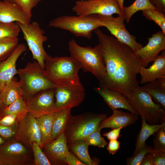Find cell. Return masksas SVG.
Wrapping results in <instances>:
<instances>
[{
	"mask_svg": "<svg viewBox=\"0 0 165 165\" xmlns=\"http://www.w3.org/2000/svg\"><path fill=\"white\" fill-rule=\"evenodd\" d=\"M34 154V162L37 165H50L51 163L42 151L40 146L35 142L30 144Z\"/></svg>",
	"mask_w": 165,
	"mask_h": 165,
	"instance_id": "obj_33",
	"label": "cell"
},
{
	"mask_svg": "<svg viewBox=\"0 0 165 165\" xmlns=\"http://www.w3.org/2000/svg\"><path fill=\"white\" fill-rule=\"evenodd\" d=\"M0 165H1V164H0Z\"/></svg>",
	"mask_w": 165,
	"mask_h": 165,
	"instance_id": "obj_54",
	"label": "cell"
},
{
	"mask_svg": "<svg viewBox=\"0 0 165 165\" xmlns=\"http://www.w3.org/2000/svg\"><path fill=\"white\" fill-rule=\"evenodd\" d=\"M103 54L106 74L99 86L116 90L127 98L140 87L137 79L141 66L140 58L131 49L97 28L94 31Z\"/></svg>",
	"mask_w": 165,
	"mask_h": 165,
	"instance_id": "obj_1",
	"label": "cell"
},
{
	"mask_svg": "<svg viewBox=\"0 0 165 165\" xmlns=\"http://www.w3.org/2000/svg\"><path fill=\"white\" fill-rule=\"evenodd\" d=\"M43 147L45 154L51 161L60 164H67L66 157L69 150L64 133Z\"/></svg>",
	"mask_w": 165,
	"mask_h": 165,
	"instance_id": "obj_19",
	"label": "cell"
},
{
	"mask_svg": "<svg viewBox=\"0 0 165 165\" xmlns=\"http://www.w3.org/2000/svg\"><path fill=\"white\" fill-rule=\"evenodd\" d=\"M1 94L5 107L23 97V92L20 81H17L14 77L1 90Z\"/></svg>",
	"mask_w": 165,
	"mask_h": 165,
	"instance_id": "obj_23",
	"label": "cell"
},
{
	"mask_svg": "<svg viewBox=\"0 0 165 165\" xmlns=\"http://www.w3.org/2000/svg\"><path fill=\"white\" fill-rule=\"evenodd\" d=\"M112 111L118 108L127 110L138 116L139 115L129 102L127 98L119 91L110 88L99 86L94 88Z\"/></svg>",
	"mask_w": 165,
	"mask_h": 165,
	"instance_id": "obj_16",
	"label": "cell"
},
{
	"mask_svg": "<svg viewBox=\"0 0 165 165\" xmlns=\"http://www.w3.org/2000/svg\"><path fill=\"white\" fill-rule=\"evenodd\" d=\"M71 110L70 108L61 109L53 113L52 131L48 143L64 133L67 121L71 114Z\"/></svg>",
	"mask_w": 165,
	"mask_h": 165,
	"instance_id": "obj_24",
	"label": "cell"
},
{
	"mask_svg": "<svg viewBox=\"0 0 165 165\" xmlns=\"http://www.w3.org/2000/svg\"><path fill=\"white\" fill-rule=\"evenodd\" d=\"M1 90L0 89V115L2 117V114L4 109L5 107L2 102L1 94Z\"/></svg>",
	"mask_w": 165,
	"mask_h": 165,
	"instance_id": "obj_46",
	"label": "cell"
},
{
	"mask_svg": "<svg viewBox=\"0 0 165 165\" xmlns=\"http://www.w3.org/2000/svg\"><path fill=\"white\" fill-rule=\"evenodd\" d=\"M27 112L25 101L23 97H21L5 108L2 117L6 115L15 114L24 115Z\"/></svg>",
	"mask_w": 165,
	"mask_h": 165,
	"instance_id": "obj_30",
	"label": "cell"
},
{
	"mask_svg": "<svg viewBox=\"0 0 165 165\" xmlns=\"http://www.w3.org/2000/svg\"><path fill=\"white\" fill-rule=\"evenodd\" d=\"M154 135L152 149L165 152V127L160 128Z\"/></svg>",
	"mask_w": 165,
	"mask_h": 165,
	"instance_id": "obj_36",
	"label": "cell"
},
{
	"mask_svg": "<svg viewBox=\"0 0 165 165\" xmlns=\"http://www.w3.org/2000/svg\"><path fill=\"white\" fill-rule=\"evenodd\" d=\"M4 1H6V0H4Z\"/></svg>",
	"mask_w": 165,
	"mask_h": 165,
	"instance_id": "obj_53",
	"label": "cell"
},
{
	"mask_svg": "<svg viewBox=\"0 0 165 165\" xmlns=\"http://www.w3.org/2000/svg\"><path fill=\"white\" fill-rule=\"evenodd\" d=\"M101 129L99 127L85 139L89 145L104 148L107 143L101 134Z\"/></svg>",
	"mask_w": 165,
	"mask_h": 165,
	"instance_id": "obj_35",
	"label": "cell"
},
{
	"mask_svg": "<svg viewBox=\"0 0 165 165\" xmlns=\"http://www.w3.org/2000/svg\"><path fill=\"white\" fill-rule=\"evenodd\" d=\"M20 31L19 27L16 23L0 21V39L17 37Z\"/></svg>",
	"mask_w": 165,
	"mask_h": 165,
	"instance_id": "obj_32",
	"label": "cell"
},
{
	"mask_svg": "<svg viewBox=\"0 0 165 165\" xmlns=\"http://www.w3.org/2000/svg\"><path fill=\"white\" fill-rule=\"evenodd\" d=\"M43 70L35 60L17 70L25 101L41 91L57 86L45 76Z\"/></svg>",
	"mask_w": 165,
	"mask_h": 165,
	"instance_id": "obj_4",
	"label": "cell"
},
{
	"mask_svg": "<svg viewBox=\"0 0 165 165\" xmlns=\"http://www.w3.org/2000/svg\"><path fill=\"white\" fill-rule=\"evenodd\" d=\"M140 165H153L150 155L147 153L144 156Z\"/></svg>",
	"mask_w": 165,
	"mask_h": 165,
	"instance_id": "obj_45",
	"label": "cell"
},
{
	"mask_svg": "<svg viewBox=\"0 0 165 165\" xmlns=\"http://www.w3.org/2000/svg\"><path fill=\"white\" fill-rule=\"evenodd\" d=\"M22 32L24 39L32 54L33 58L44 69V62L48 54L45 50L43 43L47 40L44 35L45 31L37 21L24 24L18 22L16 23Z\"/></svg>",
	"mask_w": 165,
	"mask_h": 165,
	"instance_id": "obj_8",
	"label": "cell"
},
{
	"mask_svg": "<svg viewBox=\"0 0 165 165\" xmlns=\"http://www.w3.org/2000/svg\"><path fill=\"white\" fill-rule=\"evenodd\" d=\"M68 145L69 150L86 165H96L99 163L98 159L93 160L90 157L88 152L89 145L85 139L75 140Z\"/></svg>",
	"mask_w": 165,
	"mask_h": 165,
	"instance_id": "obj_22",
	"label": "cell"
},
{
	"mask_svg": "<svg viewBox=\"0 0 165 165\" xmlns=\"http://www.w3.org/2000/svg\"><path fill=\"white\" fill-rule=\"evenodd\" d=\"M5 142L4 140L0 136V146Z\"/></svg>",
	"mask_w": 165,
	"mask_h": 165,
	"instance_id": "obj_49",
	"label": "cell"
},
{
	"mask_svg": "<svg viewBox=\"0 0 165 165\" xmlns=\"http://www.w3.org/2000/svg\"></svg>",
	"mask_w": 165,
	"mask_h": 165,
	"instance_id": "obj_52",
	"label": "cell"
},
{
	"mask_svg": "<svg viewBox=\"0 0 165 165\" xmlns=\"http://www.w3.org/2000/svg\"><path fill=\"white\" fill-rule=\"evenodd\" d=\"M77 15H123L117 0H78L72 8Z\"/></svg>",
	"mask_w": 165,
	"mask_h": 165,
	"instance_id": "obj_9",
	"label": "cell"
},
{
	"mask_svg": "<svg viewBox=\"0 0 165 165\" xmlns=\"http://www.w3.org/2000/svg\"><path fill=\"white\" fill-rule=\"evenodd\" d=\"M2 118V117L0 115V119H1Z\"/></svg>",
	"mask_w": 165,
	"mask_h": 165,
	"instance_id": "obj_51",
	"label": "cell"
},
{
	"mask_svg": "<svg viewBox=\"0 0 165 165\" xmlns=\"http://www.w3.org/2000/svg\"><path fill=\"white\" fill-rule=\"evenodd\" d=\"M66 161L68 165H86L69 151L66 156Z\"/></svg>",
	"mask_w": 165,
	"mask_h": 165,
	"instance_id": "obj_41",
	"label": "cell"
},
{
	"mask_svg": "<svg viewBox=\"0 0 165 165\" xmlns=\"http://www.w3.org/2000/svg\"><path fill=\"white\" fill-rule=\"evenodd\" d=\"M27 50L24 44H18L12 53L5 60L0 62V89L1 90L18 74L16 62L20 56Z\"/></svg>",
	"mask_w": 165,
	"mask_h": 165,
	"instance_id": "obj_17",
	"label": "cell"
},
{
	"mask_svg": "<svg viewBox=\"0 0 165 165\" xmlns=\"http://www.w3.org/2000/svg\"><path fill=\"white\" fill-rule=\"evenodd\" d=\"M49 24L52 27L68 31L77 37L89 39L93 31L102 27L97 14L61 16L53 19Z\"/></svg>",
	"mask_w": 165,
	"mask_h": 165,
	"instance_id": "obj_5",
	"label": "cell"
},
{
	"mask_svg": "<svg viewBox=\"0 0 165 165\" xmlns=\"http://www.w3.org/2000/svg\"><path fill=\"white\" fill-rule=\"evenodd\" d=\"M31 16L16 4L0 0V21L6 23L18 22L28 24Z\"/></svg>",
	"mask_w": 165,
	"mask_h": 165,
	"instance_id": "obj_18",
	"label": "cell"
},
{
	"mask_svg": "<svg viewBox=\"0 0 165 165\" xmlns=\"http://www.w3.org/2000/svg\"><path fill=\"white\" fill-rule=\"evenodd\" d=\"M25 114H15L5 116L0 119V125L11 126L16 124L18 120L20 119Z\"/></svg>",
	"mask_w": 165,
	"mask_h": 165,
	"instance_id": "obj_38",
	"label": "cell"
},
{
	"mask_svg": "<svg viewBox=\"0 0 165 165\" xmlns=\"http://www.w3.org/2000/svg\"><path fill=\"white\" fill-rule=\"evenodd\" d=\"M80 63L71 57H55L49 55L44 62L45 76L57 86L78 85L80 81Z\"/></svg>",
	"mask_w": 165,
	"mask_h": 165,
	"instance_id": "obj_2",
	"label": "cell"
},
{
	"mask_svg": "<svg viewBox=\"0 0 165 165\" xmlns=\"http://www.w3.org/2000/svg\"><path fill=\"white\" fill-rule=\"evenodd\" d=\"M106 117L105 114L90 112L76 116L71 114L64 131L68 144L77 140L86 139Z\"/></svg>",
	"mask_w": 165,
	"mask_h": 165,
	"instance_id": "obj_6",
	"label": "cell"
},
{
	"mask_svg": "<svg viewBox=\"0 0 165 165\" xmlns=\"http://www.w3.org/2000/svg\"><path fill=\"white\" fill-rule=\"evenodd\" d=\"M140 87L130 94L127 98L129 102L148 123L155 125L165 122V110L155 103L152 97Z\"/></svg>",
	"mask_w": 165,
	"mask_h": 165,
	"instance_id": "obj_7",
	"label": "cell"
},
{
	"mask_svg": "<svg viewBox=\"0 0 165 165\" xmlns=\"http://www.w3.org/2000/svg\"><path fill=\"white\" fill-rule=\"evenodd\" d=\"M122 128V127H119L113 129L112 130L108 132H105L103 135L106 137L109 141L117 140L119 137L120 131Z\"/></svg>",
	"mask_w": 165,
	"mask_h": 165,
	"instance_id": "obj_43",
	"label": "cell"
},
{
	"mask_svg": "<svg viewBox=\"0 0 165 165\" xmlns=\"http://www.w3.org/2000/svg\"><path fill=\"white\" fill-rule=\"evenodd\" d=\"M28 151L20 142L9 141L0 146L1 165H21L28 161Z\"/></svg>",
	"mask_w": 165,
	"mask_h": 165,
	"instance_id": "obj_13",
	"label": "cell"
},
{
	"mask_svg": "<svg viewBox=\"0 0 165 165\" xmlns=\"http://www.w3.org/2000/svg\"><path fill=\"white\" fill-rule=\"evenodd\" d=\"M85 97V91L82 83L76 86H57L55 91L56 107L59 110L72 109L79 106Z\"/></svg>",
	"mask_w": 165,
	"mask_h": 165,
	"instance_id": "obj_12",
	"label": "cell"
},
{
	"mask_svg": "<svg viewBox=\"0 0 165 165\" xmlns=\"http://www.w3.org/2000/svg\"><path fill=\"white\" fill-rule=\"evenodd\" d=\"M117 1L119 3L120 9L123 13L124 6H123L124 0H117Z\"/></svg>",
	"mask_w": 165,
	"mask_h": 165,
	"instance_id": "obj_47",
	"label": "cell"
},
{
	"mask_svg": "<svg viewBox=\"0 0 165 165\" xmlns=\"http://www.w3.org/2000/svg\"><path fill=\"white\" fill-rule=\"evenodd\" d=\"M142 11L143 15L146 19L154 21L165 34V14L154 9H146Z\"/></svg>",
	"mask_w": 165,
	"mask_h": 165,
	"instance_id": "obj_31",
	"label": "cell"
},
{
	"mask_svg": "<svg viewBox=\"0 0 165 165\" xmlns=\"http://www.w3.org/2000/svg\"><path fill=\"white\" fill-rule=\"evenodd\" d=\"M148 39V42L145 46L133 52L140 58L142 66L144 67L153 61L160 53L165 49V34L162 31L152 34Z\"/></svg>",
	"mask_w": 165,
	"mask_h": 165,
	"instance_id": "obj_14",
	"label": "cell"
},
{
	"mask_svg": "<svg viewBox=\"0 0 165 165\" xmlns=\"http://www.w3.org/2000/svg\"><path fill=\"white\" fill-rule=\"evenodd\" d=\"M152 149V146L147 145L145 143L135 155L127 159L126 165H140L145 156Z\"/></svg>",
	"mask_w": 165,
	"mask_h": 165,
	"instance_id": "obj_34",
	"label": "cell"
},
{
	"mask_svg": "<svg viewBox=\"0 0 165 165\" xmlns=\"http://www.w3.org/2000/svg\"><path fill=\"white\" fill-rule=\"evenodd\" d=\"M142 125L140 131L137 136L135 143V148L133 156L135 155L145 143L146 141L151 135H154L160 128L165 127V122L157 124H150L147 123L141 117Z\"/></svg>",
	"mask_w": 165,
	"mask_h": 165,
	"instance_id": "obj_26",
	"label": "cell"
},
{
	"mask_svg": "<svg viewBox=\"0 0 165 165\" xmlns=\"http://www.w3.org/2000/svg\"><path fill=\"white\" fill-rule=\"evenodd\" d=\"M98 15L102 27L106 28L115 38L129 46L133 52L143 47L142 44L136 41L137 38L130 34L126 29L123 15L116 17L112 15Z\"/></svg>",
	"mask_w": 165,
	"mask_h": 165,
	"instance_id": "obj_10",
	"label": "cell"
},
{
	"mask_svg": "<svg viewBox=\"0 0 165 165\" xmlns=\"http://www.w3.org/2000/svg\"><path fill=\"white\" fill-rule=\"evenodd\" d=\"M148 153L151 156L153 165L165 164V152L152 149Z\"/></svg>",
	"mask_w": 165,
	"mask_h": 165,
	"instance_id": "obj_39",
	"label": "cell"
},
{
	"mask_svg": "<svg viewBox=\"0 0 165 165\" xmlns=\"http://www.w3.org/2000/svg\"><path fill=\"white\" fill-rule=\"evenodd\" d=\"M43 0H33L35 6L40 1Z\"/></svg>",
	"mask_w": 165,
	"mask_h": 165,
	"instance_id": "obj_48",
	"label": "cell"
},
{
	"mask_svg": "<svg viewBox=\"0 0 165 165\" xmlns=\"http://www.w3.org/2000/svg\"><path fill=\"white\" fill-rule=\"evenodd\" d=\"M112 115L106 117L99 124V127L101 130L104 128H123L134 124L138 119V115L131 112H124L117 109L112 111Z\"/></svg>",
	"mask_w": 165,
	"mask_h": 165,
	"instance_id": "obj_21",
	"label": "cell"
},
{
	"mask_svg": "<svg viewBox=\"0 0 165 165\" xmlns=\"http://www.w3.org/2000/svg\"><path fill=\"white\" fill-rule=\"evenodd\" d=\"M12 2L18 5L32 16L31 10L35 7L33 0H12Z\"/></svg>",
	"mask_w": 165,
	"mask_h": 165,
	"instance_id": "obj_40",
	"label": "cell"
},
{
	"mask_svg": "<svg viewBox=\"0 0 165 165\" xmlns=\"http://www.w3.org/2000/svg\"><path fill=\"white\" fill-rule=\"evenodd\" d=\"M6 1H8L9 2H12V0H6Z\"/></svg>",
	"mask_w": 165,
	"mask_h": 165,
	"instance_id": "obj_50",
	"label": "cell"
},
{
	"mask_svg": "<svg viewBox=\"0 0 165 165\" xmlns=\"http://www.w3.org/2000/svg\"><path fill=\"white\" fill-rule=\"evenodd\" d=\"M150 9H156L149 0H135L130 6H124L123 14L125 21L128 23L131 17L136 12Z\"/></svg>",
	"mask_w": 165,
	"mask_h": 165,
	"instance_id": "obj_28",
	"label": "cell"
},
{
	"mask_svg": "<svg viewBox=\"0 0 165 165\" xmlns=\"http://www.w3.org/2000/svg\"><path fill=\"white\" fill-rule=\"evenodd\" d=\"M70 57L80 64L81 69L85 72H90L99 82L104 78L106 67L102 50L98 44L93 47L82 46L73 39L68 42Z\"/></svg>",
	"mask_w": 165,
	"mask_h": 165,
	"instance_id": "obj_3",
	"label": "cell"
},
{
	"mask_svg": "<svg viewBox=\"0 0 165 165\" xmlns=\"http://www.w3.org/2000/svg\"><path fill=\"white\" fill-rule=\"evenodd\" d=\"M120 148V142L117 140H110L107 149L110 154H115Z\"/></svg>",
	"mask_w": 165,
	"mask_h": 165,
	"instance_id": "obj_42",
	"label": "cell"
},
{
	"mask_svg": "<svg viewBox=\"0 0 165 165\" xmlns=\"http://www.w3.org/2000/svg\"><path fill=\"white\" fill-rule=\"evenodd\" d=\"M157 10L165 14V0H149Z\"/></svg>",
	"mask_w": 165,
	"mask_h": 165,
	"instance_id": "obj_44",
	"label": "cell"
},
{
	"mask_svg": "<svg viewBox=\"0 0 165 165\" xmlns=\"http://www.w3.org/2000/svg\"><path fill=\"white\" fill-rule=\"evenodd\" d=\"M56 88L41 91L26 100L28 112L37 118L44 115L53 114L59 110L57 108L55 105Z\"/></svg>",
	"mask_w": 165,
	"mask_h": 165,
	"instance_id": "obj_11",
	"label": "cell"
},
{
	"mask_svg": "<svg viewBox=\"0 0 165 165\" xmlns=\"http://www.w3.org/2000/svg\"><path fill=\"white\" fill-rule=\"evenodd\" d=\"M16 135L17 140L24 143L35 142L41 146V134L36 118L28 112L20 119Z\"/></svg>",
	"mask_w": 165,
	"mask_h": 165,
	"instance_id": "obj_15",
	"label": "cell"
},
{
	"mask_svg": "<svg viewBox=\"0 0 165 165\" xmlns=\"http://www.w3.org/2000/svg\"><path fill=\"white\" fill-rule=\"evenodd\" d=\"M17 127L16 124L11 126L0 125V136L4 140H9L16 135Z\"/></svg>",
	"mask_w": 165,
	"mask_h": 165,
	"instance_id": "obj_37",
	"label": "cell"
},
{
	"mask_svg": "<svg viewBox=\"0 0 165 165\" xmlns=\"http://www.w3.org/2000/svg\"><path fill=\"white\" fill-rule=\"evenodd\" d=\"M154 61L148 68L141 66L139 73L141 76L140 84H146L157 79L165 78V50Z\"/></svg>",
	"mask_w": 165,
	"mask_h": 165,
	"instance_id": "obj_20",
	"label": "cell"
},
{
	"mask_svg": "<svg viewBox=\"0 0 165 165\" xmlns=\"http://www.w3.org/2000/svg\"><path fill=\"white\" fill-rule=\"evenodd\" d=\"M41 134V148L48 143L52 129L53 114L46 115L36 118Z\"/></svg>",
	"mask_w": 165,
	"mask_h": 165,
	"instance_id": "obj_27",
	"label": "cell"
},
{
	"mask_svg": "<svg viewBox=\"0 0 165 165\" xmlns=\"http://www.w3.org/2000/svg\"><path fill=\"white\" fill-rule=\"evenodd\" d=\"M18 42L17 37L0 39V62L10 56L18 45Z\"/></svg>",
	"mask_w": 165,
	"mask_h": 165,
	"instance_id": "obj_29",
	"label": "cell"
},
{
	"mask_svg": "<svg viewBox=\"0 0 165 165\" xmlns=\"http://www.w3.org/2000/svg\"><path fill=\"white\" fill-rule=\"evenodd\" d=\"M165 108V78L156 79L140 87Z\"/></svg>",
	"mask_w": 165,
	"mask_h": 165,
	"instance_id": "obj_25",
	"label": "cell"
}]
</instances>
